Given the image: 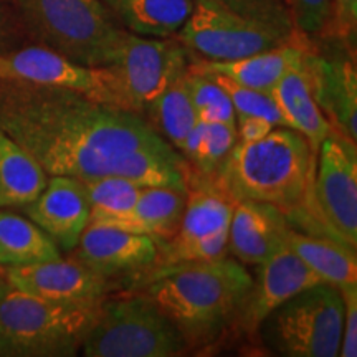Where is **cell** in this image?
Returning <instances> with one entry per match:
<instances>
[{
	"label": "cell",
	"instance_id": "cell-31",
	"mask_svg": "<svg viewBox=\"0 0 357 357\" xmlns=\"http://www.w3.org/2000/svg\"><path fill=\"white\" fill-rule=\"evenodd\" d=\"M223 6L235 10L240 15L261 22L280 33L293 38L298 30L294 29L291 13L284 0H218Z\"/></svg>",
	"mask_w": 357,
	"mask_h": 357
},
{
	"label": "cell",
	"instance_id": "cell-25",
	"mask_svg": "<svg viewBox=\"0 0 357 357\" xmlns=\"http://www.w3.org/2000/svg\"><path fill=\"white\" fill-rule=\"evenodd\" d=\"M60 257L56 243L30 218L0 211V265L25 266Z\"/></svg>",
	"mask_w": 357,
	"mask_h": 357
},
{
	"label": "cell",
	"instance_id": "cell-12",
	"mask_svg": "<svg viewBox=\"0 0 357 357\" xmlns=\"http://www.w3.org/2000/svg\"><path fill=\"white\" fill-rule=\"evenodd\" d=\"M6 280L42 300L65 305H101L109 289L106 276L75 257L10 266L6 270Z\"/></svg>",
	"mask_w": 357,
	"mask_h": 357
},
{
	"label": "cell",
	"instance_id": "cell-22",
	"mask_svg": "<svg viewBox=\"0 0 357 357\" xmlns=\"http://www.w3.org/2000/svg\"><path fill=\"white\" fill-rule=\"evenodd\" d=\"M128 32L142 37H174L194 7V0H100Z\"/></svg>",
	"mask_w": 357,
	"mask_h": 357
},
{
	"label": "cell",
	"instance_id": "cell-8",
	"mask_svg": "<svg viewBox=\"0 0 357 357\" xmlns=\"http://www.w3.org/2000/svg\"><path fill=\"white\" fill-rule=\"evenodd\" d=\"M176 35L187 50L207 61L238 60L298 38L240 15L218 0H194L189 17Z\"/></svg>",
	"mask_w": 357,
	"mask_h": 357
},
{
	"label": "cell",
	"instance_id": "cell-15",
	"mask_svg": "<svg viewBox=\"0 0 357 357\" xmlns=\"http://www.w3.org/2000/svg\"><path fill=\"white\" fill-rule=\"evenodd\" d=\"M158 242L108 223H89L75 248V258L111 280L153 266Z\"/></svg>",
	"mask_w": 357,
	"mask_h": 357
},
{
	"label": "cell",
	"instance_id": "cell-1",
	"mask_svg": "<svg viewBox=\"0 0 357 357\" xmlns=\"http://www.w3.org/2000/svg\"><path fill=\"white\" fill-rule=\"evenodd\" d=\"M0 128L48 176H121L189 192V162L146 118L73 89L0 79Z\"/></svg>",
	"mask_w": 357,
	"mask_h": 357
},
{
	"label": "cell",
	"instance_id": "cell-7",
	"mask_svg": "<svg viewBox=\"0 0 357 357\" xmlns=\"http://www.w3.org/2000/svg\"><path fill=\"white\" fill-rule=\"evenodd\" d=\"M344 323L341 291L318 283L289 298L258 326L261 341L276 356L336 357Z\"/></svg>",
	"mask_w": 357,
	"mask_h": 357
},
{
	"label": "cell",
	"instance_id": "cell-21",
	"mask_svg": "<svg viewBox=\"0 0 357 357\" xmlns=\"http://www.w3.org/2000/svg\"><path fill=\"white\" fill-rule=\"evenodd\" d=\"M185 199L187 192L172 187H144L136 204L124 215L102 223L162 242L176 234L185 207Z\"/></svg>",
	"mask_w": 357,
	"mask_h": 357
},
{
	"label": "cell",
	"instance_id": "cell-36",
	"mask_svg": "<svg viewBox=\"0 0 357 357\" xmlns=\"http://www.w3.org/2000/svg\"><path fill=\"white\" fill-rule=\"evenodd\" d=\"M3 40H6V25H3V19H2V15H0V53H3L2 52Z\"/></svg>",
	"mask_w": 357,
	"mask_h": 357
},
{
	"label": "cell",
	"instance_id": "cell-5",
	"mask_svg": "<svg viewBox=\"0 0 357 357\" xmlns=\"http://www.w3.org/2000/svg\"><path fill=\"white\" fill-rule=\"evenodd\" d=\"M30 32L75 63L109 66L128 30L100 0H15Z\"/></svg>",
	"mask_w": 357,
	"mask_h": 357
},
{
	"label": "cell",
	"instance_id": "cell-29",
	"mask_svg": "<svg viewBox=\"0 0 357 357\" xmlns=\"http://www.w3.org/2000/svg\"><path fill=\"white\" fill-rule=\"evenodd\" d=\"M187 86L199 121L236 124L234 105L220 84L197 71L187 70Z\"/></svg>",
	"mask_w": 357,
	"mask_h": 357
},
{
	"label": "cell",
	"instance_id": "cell-18",
	"mask_svg": "<svg viewBox=\"0 0 357 357\" xmlns=\"http://www.w3.org/2000/svg\"><path fill=\"white\" fill-rule=\"evenodd\" d=\"M231 212L234 202L213 185L189 189L176 234L158 242V257L153 266L158 270L177 265L182 253L192 245L218 231L229 230Z\"/></svg>",
	"mask_w": 357,
	"mask_h": 357
},
{
	"label": "cell",
	"instance_id": "cell-2",
	"mask_svg": "<svg viewBox=\"0 0 357 357\" xmlns=\"http://www.w3.org/2000/svg\"><path fill=\"white\" fill-rule=\"evenodd\" d=\"M316 155L300 132L278 126L253 142H236L211 178L231 202L252 200L278 207L289 222L319 229L312 208Z\"/></svg>",
	"mask_w": 357,
	"mask_h": 357
},
{
	"label": "cell",
	"instance_id": "cell-23",
	"mask_svg": "<svg viewBox=\"0 0 357 357\" xmlns=\"http://www.w3.org/2000/svg\"><path fill=\"white\" fill-rule=\"evenodd\" d=\"M48 174L0 128V207H24L47 185Z\"/></svg>",
	"mask_w": 357,
	"mask_h": 357
},
{
	"label": "cell",
	"instance_id": "cell-34",
	"mask_svg": "<svg viewBox=\"0 0 357 357\" xmlns=\"http://www.w3.org/2000/svg\"><path fill=\"white\" fill-rule=\"evenodd\" d=\"M328 29L344 42L354 40L357 32V0H331V20Z\"/></svg>",
	"mask_w": 357,
	"mask_h": 357
},
{
	"label": "cell",
	"instance_id": "cell-6",
	"mask_svg": "<svg viewBox=\"0 0 357 357\" xmlns=\"http://www.w3.org/2000/svg\"><path fill=\"white\" fill-rule=\"evenodd\" d=\"M187 349L176 324L144 294L105 298L82 346L86 357H177Z\"/></svg>",
	"mask_w": 357,
	"mask_h": 357
},
{
	"label": "cell",
	"instance_id": "cell-26",
	"mask_svg": "<svg viewBox=\"0 0 357 357\" xmlns=\"http://www.w3.org/2000/svg\"><path fill=\"white\" fill-rule=\"evenodd\" d=\"M189 70V68H187ZM187 70L174 79L146 109V121L181 153L199 118L187 86Z\"/></svg>",
	"mask_w": 357,
	"mask_h": 357
},
{
	"label": "cell",
	"instance_id": "cell-16",
	"mask_svg": "<svg viewBox=\"0 0 357 357\" xmlns=\"http://www.w3.org/2000/svg\"><path fill=\"white\" fill-rule=\"evenodd\" d=\"M311 93L334 132L357 142V73L351 60L324 58L306 50Z\"/></svg>",
	"mask_w": 357,
	"mask_h": 357
},
{
	"label": "cell",
	"instance_id": "cell-33",
	"mask_svg": "<svg viewBox=\"0 0 357 357\" xmlns=\"http://www.w3.org/2000/svg\"><path fill=\"white\" fill-rule=\"evenodd\" d=\"M344 303V323H342V337L339 356H357V283L337 288Z\"/></svg>",
	"mask_w": 357,
	"mask_h": 357
},
{
	"label": "cell",
	"instance_id": "cell-37",
	"mask_svg": "<svg viewBox=\"0 0 357 357\" xmlns=\"http://www.w3.org/2000/svg\"><path fill=\"white\" fill-rule=\"evenodd\" d=\"M284 2H287V0H284ZM287 6H288V3H287Z\"/></svg>",
	"mask_w": 357,
	"mask_h": 357
},
{
	"label": "cell",
	"instance_id": "cell-35",
	"mask_svg": "<svg viewBox=\"0 0 357 357\" xmlns=\"http://www.w3.org/2000/svg\"><path fill=\"white\" fill-rule=\"evenodd\" d=\"M273 123L261 116H236V134L240 142H253L261 139L273 131Z\"/></svg>",
	"mask_w": 357,
	"mask_h": 357
},
{
	"label": "cell",
	"instance_id": "cell-4",
	"mask_svg": "<svg viewBox=\"0 0 357 357\" xmlns=\"http://www.w3.org/2000/svg\"><path fill=\"white\" fill-rule=\"evenodd\" d=\"M98 310L42 300L0 278V357L77 356Z\"/></svg>",
	"mask_w": 357,
	"mask_h": 357
},
{
	"label": "cell",
	"instance_id": "cell-13",
	"mask_svg": "<svg viewBox=\"0 0 357 357\" xmlns=\"http://www.w3.org/2000/svg\"><path fill=\"white\" fill-rule=\"evenodd\" d=\"M48 177L38 197L24 205L25 213L58 248L73 252L91 215L84 182L70 176Z\"/></svg>",
	"mask_w": 357,
	"mask_h": 357
},
{
	"label": "cell",
	"instance_id": "cell-24",
	"mask_svg": "<svg viewBox=\"0 0 357 357\" xmlns=\"http://www.w3.org/2000/svg\"><path fill=\"white\" fill-rule=\"evenodd\" d=\"M287 247L293 250L323 283L341 288L357 283L356 250L337 242L331 236H316L291 230Z\"/></svg>",
	"mask_w": 357,
	"mask_h": 357
},
{
	"label": "cell",
	"instance_id": "cell-17",
	"mask_svg": "<svg viewBox=\"0 0 357 357\" xmlns=\"http://www.w3.org/2000/svg\"><path fill=\"white\" fill-rule=\"evenodd\" d=\"M293 223L278 207L252 200L234 204L229 227V252L245 265H261L287 245Z\"/></svg>",
	"mask_w": 357,
	"mask_h": 357
},
{
	"label": "cell",
	"instance_id": "cell-14",
	"mask_svg": "<svg viewBox=\"0 0 357 357\" xmlns=\"http://www.w3.org/2000/svg\"><path fill=\"white\" fill-rule=\"evenodd\" d=\"M258 266V278L253 280V287L236 318L248 333H257L261 321L294 294L323 283L287 245Z\"/></svg>",
	"mask_w": 357,
	"mask_h": 357
},
{
	"label": "cell",
	"instance_id": "cell-30",
	"mask_svg": "<svg viewBox=\"0 0 357 357\" xmlns=\"http://www.w3.org/2000/svg\"><path fill=\"white\" fill-rule=\"evenodd\" d=\"M189 68L192 71H197V73H202L205 77L212 78L213 82L218 83L223 89H225L231 105H234L235 116H261V118H266L268 121L273 123L275 126H283L280 111L276 108V102L270 93L242 86V84L231 82V79L222 77V75L212 73V71L197 70L190 65Z\"/></svg>",
	"mask_w": 357,
	"mask_h": 357
},
{
	"label": "cell",
	"instance_id": "cell-20",
	"mask_svg": "<svg viewBox=\"0 0 357 357\" xmlns=\"http://www.w3.org/2000/svg\"><path fill=\"white\" fill-rule=\"evenodd\" d=\"M305 50L306 45L298 37L293 42L270 48V50L255 53V55L238 58V60H199L195 63H190V66H194L197 70L212 71V73L222 75V77L242 84V86L271 93V89L275 88L278 79L283 77L284 71L303 55Z\"/></svg>",
	"mask_w": 357,
	"mask_h": 357
},
{
	"label": "cell",
	"instance_id": "cell-11",
	"mask_svg": "<svg viewBox=\"0 0 357 357\" xmlns=\"http://www.w3.org/2000/svg\"><path fill=\"white\" fill-rule=\"evenodd\" d=\"M0 79L68 88L91 100L123 108L118 83L108 66L93 68L75 63L47 47L0 53Z\"/></svg>",
	"mask_w": 357,
	"mask_h": 357
},
{
	"label": "cell",
	"instance_id": "cell-9",
	"mask_svg": "<svg viewBox=\"0 0 357 357\" xmlns=\"http://www.w3.org/2000/svg\"><path fill=\"white\" fill-rule=\"evenodd\" d=\"M189 65V50L177 38L126 32L114 63L108 68L118 83L123 108L144 118L151 102Z\"/></svg>",
	"mask_w": 357,
	"mask_h": 357
},
{
	"label": "cell",
	"instance_id": "cell-27",
	"mask_svg": "<svg viewBox=\"0 0 357 357\" xmlns=\"http://www.w3.org/2000/svg\"><path fill=\"white\" fill-rule=\"evenodd\" d=\"M236 142V124L197 121L181 154L187 162L197 169L200 176L211 178Z\"/></svg>",
	"mask_w": 357,
	"mask_h": 357
},
{
	"label": "cell",
	"instance_id": "cell-28",
	"mask_svg": "<svg viewBox=\"0 0 357 357\" xmlns=\"http://www.w3.org/2000/svg\"><path fill=\"white\" fill-rule=\"evenodd\" d=\"M84 182L89 202V223L111 222L136 204L144 185L121 176H98Z\"/></svg>",
	"mask_w": 357,
	"mask_h": 357
},
{
	"label": "cell",
	"instance_id": "cell-19",
	"mask_svg": "<svg viewBox=\"0 0 357 357\" xmlns=\"http://www.w3.org/2000/svg\"><path fill=\"white\" fill-rule=\"evenodd\" d=\"M306 50L284 71L270 95L276 102L283 126L305 136L316 155L321 142L334 134V129L312 98L305 60Z\"/></svg>",
	"mask_w": 357,
	"mask_h": 357
},
{
	"label": "cell",
	"instance_id": "cell-3",
	"mask_svg": "<svg viewBox=\"0 0 357 357\" xmlns=\"http://www.w3.org/2000/svg\"><path fill=\"white\" fill-rule=\"evenodd\" d=\"M144 289L182 333L187 344L215 339L238 318L253 276L230 258L158 268Z\"/></svg>",
	"mask_w": 357,
	"mask_h": 357
},
{
	"label": "cell",
	"instance_id": "cell-10",
	"mask_svg": "<svg viewBox=\"0 0 357 357\" xmlns=\"http://www.w3.org/2000/svg\"><path fill=\"white\" fill-rule=\"evenodd\" d=\"M312 208L326 236L356 250L357 149L337 132L326 137L316 154Z\"/></svg>",
	"mask_w": 357,
	"mask_h": 357
},
{
	"label": "cell",
	"instance_id": "cell-32",
	"mask_svg": "<svg viewBox=\"0 0 357 357\" xmlns=\"http://www.w3.org/2000/svg\"><path fill=\"white\" fill-rule=\"evenodd\" d=\"M294 29L303 35H319L329 26L331 0H287Z\"/></svg>",
	"mask_w": 357,
	"mask_h": 357
}]
</instances>
